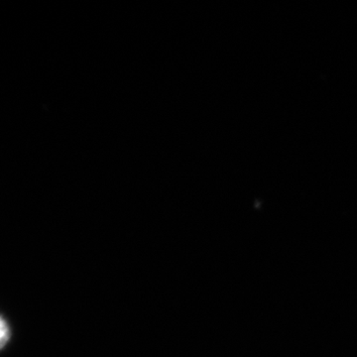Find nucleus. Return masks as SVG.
Returning <instances> with one entry per match:
<instances>
[{
  "mask_svg": "<svg viewBox=\"0 0 357 357\" xmlns=\"http://www.w3.org/2000/svg\"><path fill=\"white\" fill-rule=\"evenodd\" d=\"M10 338V330L6 319L0 316V351L3 349Z\"/></svg>",
  "mask_w": 357,
  "mask_h": 357,
  "instance_id": "obj_1",
  "label": "nucleus"
}]
</instances>
